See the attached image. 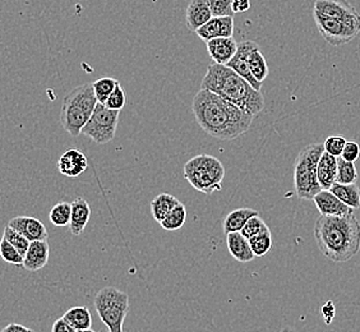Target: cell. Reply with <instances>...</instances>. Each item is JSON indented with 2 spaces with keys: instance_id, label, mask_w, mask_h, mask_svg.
<instances>
[{
  "instance_id": "27",
  "label": "cell",
  "mask_w": 360,
  "mask_h": 332,
  "mask_svg": "<svg viewBox=\"0 0 360 332\" xmlns=\"http://www.w3.org/2000/svg\"><path fill=\"white\" fill-rule=\"evenodd\" d=\"M50 222L54 226H70V219H72V203L70 202H59L54 208L50 210L49 214Z\"/></svg>"
},
{
  "instance_id": "36",
  "label": "cell",
  "mask_w": 360,
  "mask_h": 332,
  "mask_svg": "<svg viewBox=\"0 0 360 332\" xmlns=\"http://www.w3.org/2000/svg\"><path fill=\"white\" fill-rule=\"evenodd\" d=\"M214 17H233V0H208Z\"/></svg>"
},
{
  "instance_id": "3",
  "label": "cell",
  "mask_w": 360,
  "mask_h": 332,
  "mask_svg": "<svg viewBox=\"0 0 360 332\" xmlns=\"http://www.w3.org/2000/svg\"><path fill=\"white\" fill-rule=\"evenodd\" d=\"M201 89L214 92L253 117L264 110V98L261 91L253 89L248 81L228 65L211 63L202 79Z\"/></svg>"
},
{
  "instance_id": "43",
  "label": "cell",
  "mask_w": 360,
  "mask_h": 332,
  "mask_svg": "<svg viewBox=\"0 0 360 332\" xmlns=\"http://www.w3.org/2000/svg\"><path fill=\"white\" fill-rule=\"evenodd\" d=\"M100 332H110V331H106V330H101Z\"/></svg>"
},
{
  "instance_id": "15",
  "label": "cell",
  "mask_w": 360,
  "mask_h": 332,
  "mask_svg": "<svg viewBox=\"0 0 360 332\" xmlns=\"http://www.w3.org/2000/svg\"><path fill=\"white\" fill-rule=\"evenodd\" d=\"M206 48L212 62L228 65L238 51V42L233 37H219L206 42Z\"/></svg>"
},
{
  "instance_id": "25",
  "label": "cell",
  "mask_w": 360,
  "mask_h": 332,
  "mask_svg": "<svg viewBox=\"0 0 360 332\" xmlns=\"http://www.w3.org/2000/svg\"><path fill=\"white\" fill-rule=\"evenodd\" d=\"M330 191L349 208L353 210L360 208V189L356 184L335 183Z\"/></svg>"
},
{
  "instance_id": "28",
  "label": "cell",
  "mask_w": 360,
  "mask_h": 332,
  "mask_svg": "<svg viewBox=\"0 0 360 332\" xmlns=\"http://www.w3.org/2000/svg\"><path fill=\"white\" fill-rule=\"evenodd\" d=\"M187 222V208L180 202L176 208H174L167 217L160 222V225L167 231H175L184 226Z\"/></svg>"
},
{
  "instance_id": "23",
  "label": "cell",
  "mask_w": 360,
  "mask_h": 332,
  "mask_svg": "<svg viewBox=\"0 0 360 332\" xmlns=\"http://www.w3.org/2000/svg\"><path fill=\"white\" fill-rule=\"evenodd\" d=\"M179 203V200L172 194L161 193L156 196L151 201V214L153 219L158 222H162Z\"/></svg>"
},
{
  "instance_id": "29",
  "label": "cell",
  "mask_w": 360,
  "mask_h": 332,
  "mask_svg": "<svg viewBox=\"0 0 360 332\" xmlns=\"http://www.w3.org/2000/svg\"><path fill=\"white\" fill-rule=\"evenodd\" d=\"M118 79H114L111 77H103L100 79H97L94 84V91L97 97V101L100 104H106L108 98L110 97L111 94L117 89L118 84Z\"/></svg>"
},
{
  "instance_id": "41",
  "label": "cell",
  "mask_w": 360,
  "mask_h": 332,
  "mask_svg": "<svg viewBox=\"0 0 360 332\" xmlns=\"http://www.w3.org/2000/svg\"><path fill=\"white\" fill-rule=\"evenodd\" d=\"M1 332H36L32 328H27L25 326L20 325V324H9L6 326Z\"/></svg>"
},
{
  "instance_id": "22",
  "label": "cell",
  "mask_w": 360,
  "mask_h": 332,
  "mask_svg": "<svg viewBox=\"0 0 360 332\" xmlns=\"http://www.w3.org/2000/svg\"><path fill=\"white\" fill-rule=\"evenodd\" d=\"M255 216H258V212L253 208H236L225 217L222 224L224 233L228 236L230 233L242 231L247 222Z\"/></svg>"
},
{
  "instance_id": "38",
  "label": "cell",
  "mask_w": 360,
  "mask_h": 332,
  "mask_svg": "<svg viewBox=\"0 0 360 332\" xmlns=\"http://www.w3.org/2000/svg\"><path fill=\"white\" fill-rule=\"evenodd\" d=\"M360 156V146L356 142H347L341 158L344 160H347L349 162H355L356 160L359 159Z\"/></svg>"
},
{
  "instance_id": "21",
  "label": "cell",
  "mask_w": 360,
  "mask_h": 332,
  "mask_svg": "<svg viewBox=\"0 0 360 332\" xmlns=\"http://www.w3.org/2000/svg\"><path fill=\"white\" fill-rule=\"evenodd\" d=\"M338 159L339 158H335L325 151L319 160L317 174H319V184L323 191H330L333 187V184L338 181V166H339Z\"/></svg>"
},
{
  "instance_id": "32",
  "label": "cell",
  "mask_w": 360,
  "mask_h": 332,
  "mask_svg": "<svg viewBox=\"0 0 360 332\" xmlns=\"http://www.w3.org/2000/svg\"><path fill=\"white\" fill-rule=\"evenodd\" d=\"M250 243L255 256L262 257L267 255L270 252L271 247H272L271 231L252 238V239H250Z\"/></svg>"
},
{
  "instance_id": "30",
  "label": "cell",
  "mask_w": 360,
  "mask_h": 332,
  "mask_svg": "<svg viewBox=\"0 0 360 332\" xmlns=\"http://www.w3.org/2000/svg\"><path fill=\"white\" fill-rule=\"evenodd\" d=\"M338 181L340 184H355L358 179V172L354 162H349L347 160L339 158L338 159Z\"/></svg>"
},
{
  "instance_id": "17",
  "label": "cell",
  "mask_w": 360,
  "mask_h": 332,
  "mask_svg": "<svg viewBox=\"0 0 360 332\" xmlns=\"http://www.w3.org/2000/svg\"><path fill=\"white\" fill-rule=\"evenodd\" d=\"M313 201L322 216H345L353 212V208L340 201L331 191H321Z\"/></svg>"
},
{
  "instance_id": "1",
  "label": "cell",
  "mask_w": 360,
  "mask_h": 332,
  "mask_svg": "<svg viewBox=\"0 0 360 332\" xmlns=\"http://www.w3.org/2000/svg\"><path fill=\"white\" fill-rule=\"evenodd\" d=\"M194 118L208 136L220 141L238 139L252 125L255 117L236 105L208 90H201L194 96Z\"/></svg>"
},
{
  "instance_id": "20",
  "label": "cell",
  "mask_w": 360,
  "mask_h": 332,
  "mask_svg": "<svg viewBox=\"0 0 360 332\" xmlns=\"http://www.w3.org/2000/svg\"><path fill=\"white\" fill-rule=\"evenodd\" d=\"M91 208L89 202L82 197H77L72 202V219H70V229L72 234L81 236L90 222Z\"/></svg>"
},
{
  "instance_id": "40",
  "label": "cell",
  "mask_w": 360,
  "mask_h": 332,
  "mask_svg": "<svg viewBox=\"0 0 360 332\" xmlns=\"http://www.w3.org/2000/svg\"><path fill=\"white\" fill-rule=\"evenodd\" d=\"M250 9V0H233L234 13H243Z\"/></svg>"
},
{
  "instance_id": "11",
  "label": "cell",
  "mask_w": 360,
  "mask_h": 332,
  "mask_svg": "<svg viewBox=\"0 0 360 332\" xmlns=\"http://www.w3.org/2000/svg\"><path fill=\"white\" fill-rule=\"evenodd\" d=\"M256 49H258V45L255 42H239L236 56L230 60L228 67L233 70H236V73L239 76L243 77L245 81H248L253 86V89H256L257 91H261L262 83L258 82L256 78L253 77L250 70V65H248L250 54Z\"/></svg>"
},
{
  "instance_id": "37",
  "label": "cell",
  "mask_w": 360,
  "mask_h": 332,
  "mask_svg": "<svg viewBox=\"0 0 360 332\" xmlns=\"http://www.w3.org/2000/svg\"><path fill=\"white\" fill-rule=\"evenodd\" d=\"M127 103V97H125V92L122 87L120 82L117 84V89L111 94L110 97L108 98L105 106L109 108L111 110L120 111L125 106Z\"/></svg>"
},
{
  "instance_id": "33",
  "label": "cell",
  "mask_w": 360,
  "mask_h": 332,
  "mask_svg": "<svg viewBox=\"0 0 360 332\" xmlns=\"http://www.w3.org/2000/svg\"><path fill=\"white\" fill-rule=\"evenodd\" d=\"M267 231H270V229H269V226L266 225V222L258 215V216L252 217L250 222H247V225L243 228L240 233L250 241L252 238L259 236V234H264V233H267Z\"/></svg>"
},
{
  "instance_id": "12",
  "label": "cell",
  "mask_w": 360,
  "mask_h": 332,
  "mask_svg": "<svg viewBox=\"0 0 360 332\" xmlns=\"http://www.w3.org/2000/svg\"><path fill=\"white\" fill-rule=\"evenodd\" d=\"M11 228L17 230L30 242H40L48 239L46 226L40 220L31 216H15L8 224Z\"/></svg>"
},
{
  "instance_id": "9",
  "label": "cell",
  "mask_w": 360,
  "mask_h": 332,
  "mask_svg": "<svg viewBox=\"0 0 360 332\" xmlns=\"http://www.w3.org/2000/svg\"><path fill=\"white\" fill-rule=\"evenodd\" d=\"M313 18L322 37L333 46H341L349 44L359 35L360 28L354 27L344 22L314 13Z\"/></svg>"
},
{
  "instance_id": "31",
  "label": "cell",
  "mask_w": 360,
  "mask_h": 332,
  "mask_svg": "<svg viewBox=\"0 0 360 332\" xmlns=\"http://www.w3.org/2000/svg\"><path fill=\"white\" fill-rule=\"evenodd\" d=\"M3 239H6L8 243H11L14 248L21 253L22 256H26L31 242L22 236V234H20L17 230H14L9 225H7L6 229H4Z\"/></svg>"
},
{
  "instance_id": "39",
  "label": "cell",
  "mask_w": 360,
  "mask_h": 332,
  "mask_svg": "<svg viewBox=\"0 0 360 332\" xmlns=\"http://www.w3.org/2000/svg\"><path fill=\"white\" fill-rule=\"evenodd\" d=\"M51 332H77L72 326L65 321V319H56L54 325L51 327Z\"/></svg>"
},
{
  "instance_id": "26",
  "label": "cell",
  "mask_w": 360,
  "mask_h": 332,
  "mask_svg": "<svg viewBox=\"0 0 360 332\" xmlns=\"http://www.w3.org/2000/svg\"><path fill=\"white\" fill-rule=\"evenodd\" d=\"M248 65L253 77L258 82H264L269 77V65L264 59V54L261 53L259 48L253 50L248 58Z\"/></svg>"
},
{
  "instance_id": "18",
  "label": "cell",
  "mask_w": 360,
  "mask_h": 332,
  "mask_svg": "<svg viewBox=\"0 0 360 332\" xmlns=\"http://www.w3.org/2000/svg\"><path fill=\"white\" fill-rule=\"evenodd\" d=\"M50 255V248L46 241L40 242H31L27 253L25 256L23 267L31 272L40 271L46 266Z\"/></svg>"
},
{
  "instance_id": "4",
  "label": "cell",
  "mask_w": 360,
  "mask_h": 332,
  "mask_svg": "<svg viewBox=\"0 0 360 332\" xmlns=\"http://www.w3.org/2000/svg\"><path fill=\"white\" fill-rule=\"evenodd\" d=\"M97 104L98 101L92 83H84L68 92L63 100L60 111L63 128L72 137H78L82 134V129L89 123Z\"/></svg>"
},
{
  "instance_id": "2",
  "label": "cell",
  "mask_w": 360,
  "mask_h": 332,
  "mask_svg": "<svg viewBox=\"0 0 360 332\" xmlns=\"http://www.w3.org/2000/svg\"><path fill=\"white\" fill-rule=\"evenodd\" d=\"M314 238L319 250L333 262H347L360 248V224L352 214L345 216H319L314 226Z\"/></svg>"
},
{
  "instance_id": "7",
  "label": "cell",
  "mask_w": 360,
  "mask_h": 332,
  "mask_svg": "<svg viewBox=\"0 0 360 332\" xmlns=\"http://www.w3.org/2000/svg\"><path fill=\"white\" fill-rule=\"evenodd\" d=\"M95 308L100 319L110 332H123L129 299L124 291L108 286L98 291L95 297Z\"/></svg>"
},
{
  "instance_id": "13",
  "label": "cell",
  "mask_w": 360,
  "mask_h": 332,
  "mask_svg": "<svg viewBox=\"0 0 360 332\" xmlns=\"http://www.w3.org/2000/svg\"><path fill=\"white\" fill-rule=\"evenodd\" d=\"M87 167H89V160L78 148L67 150L58 160L59 173L68 178L79 177L87 170Z\"/></svg>"
},
{
  "instance_id": "24",
  "label": "cell",
  "mask_w": 360,
  "mask_h": 332,
  "mask_svg": "<svg viewBox=\"0 0 360 332\" xmlns=\"http://www.w3.org/2000/svg\"><path fill=\"white\" fill-rule=\"evenodd\" d=\"M76 331H82V330H90L92 327V316L87 307H73L65 314L63 316Z\"/></svg>"
},
{
  "instance_id": "6",
  "label": "cell",
  "mask_w": 360,
  "mask_h": 332,
  "mask_svg": "<svg viewBox=\"0 0 360 332\" xmlns=\"http://www.w3.org/2000/svg\"><path fill=\"white\" fill-rule=\"evenodd\" d=\"M183 174L194 189L202 193L212 194L222 189L225 167L215 156L203 153L188 160L183 167Z\"/></svg>"
},
{
  "instance_id": "5",
  "label": "cell",
  "mask_w": 360,
  "mask_h": 332,
  "mask_svg": "<svg viewBox=\"0 0 360 332\" xmlns=\"http://www.w3.org/2000/svg\"><path fill=\"white\" fill-rule=\"evenodd\" d=\"M325 153L323 143H312L304 147L294 165V187L300 200H313L323 191L319 181V160Z\"/></svg>"
},
{
  "instance_id": "10",
  "label": "cell",
  "mask_w": 360,
  "mask_h": 332,
  "mask_svg": "<svg viewBox=\"0 0 360 332\" xmlns=\"http://www.w3.org/2000/svg\"><path fill=\"white\" fill-rule=\"evenodd\" d=\"M313 13L360 28V14L347 0H316Z\"/></svg>"
},
{
  "instance_id": "8",
  "label": "cell",
  "mask_w": 360,
  "mask_h": 332,
  "mask_svg": "<svg viewBox=\"0 0 360 332\" xmlns=\"http://www.w3.org/2000/svg\"><path fill=\"white\" fill-rule=\"evenodd\" d=\"M120 111L111 110L104 104H97L89 123L84 125L82 134L97 145H106L115 139Z\"/></svg>"
},
{
  "instance_id": "42",
  "label": "cell",
  "mask_w": 360,
  "mask_h": 332,
  "mask_svg": "<svg viewBox=\"0 0 360 332\" xmlns=\"http://www.w3.org/2000/svg\"><path fill=\"white\" fill-rule=\"evenodd\" d=\"M77 332H95L92 328H90V330H82V331H77Z\"/></svg>"
},
{
  "instance_id": "34",
  "label": "cell",
  "mask_w": 360,
  "mask_h": 332,
  "mask_svg": "<svg viewBox=\"0 0 360 332\" xmlns=\"http://www.w3.org/2000/svg\"><path fill=\"white\" fill-rule=\"evenodd\" d=\"M0 255L6 262L11 263V264L23 266V262H25V256H22L21 253L6 239H3L0 243Z\"/></svg>"
},
{
  "instance_id": "14",
  "label": "cell",
  "mask_w": 360,
  "mask_h": 332,
  "mask_svg": "<svg viewBox=\"0 0 360 332\" xmlns=\"http://www.w3.org/2000/svg\"><path fill=\"white\" fill-rule=\"evenodd\" d=\"M234 27V17H214L195 34L202 42H208L219 37H233Z\"/></svg>"
},
{
  "instance_id": "16",
  "label": "cell",
  "mask_w": 360,
  "mask_h": 332,
  "mask_svg": "<svg viewBox=\"0 0 360 332\" xmlns=\"http://www.w3.org/2000/svg\"><path fill=\"white\" fill-rule=\"evenodd\" d=\"M214 18L208 0H191L186 11V23L188 28L197 32L207 22Z\"/></svg>"
},
{
  "instance_id": "19",
  "label": "cell",
  "mask_w": 360,
  "mask_h": 332,
  "mask_svg": "<svg viewBox=\"0 0 360 332\" xmlns=\"http://www.w3.org/2000/svg\"><path fill=\"white\" fill-rule=\"evenodd\" d=\"M226 244L229 252L233 258L239 262H250L255 258V253L250 247V243L240 231L230 233L226 236Z\"/></svg>"
},
{
  "instance_id": "35",
  "label": "cell",
  "mask_w": 360,
  "mask_h": 332,
  "mask_svg": "<svg viewBox=\"0 0 360 332\" xmlns=\"http://www.w3.org/2000/svg\"><path fill=\"white\" fill-rule=\"evenodd\" d=\"M347 143V139H345V137H342V136H330L323 142L326 153L333 155L335 158H341Z\"/></svg>"
}]
</instances>
